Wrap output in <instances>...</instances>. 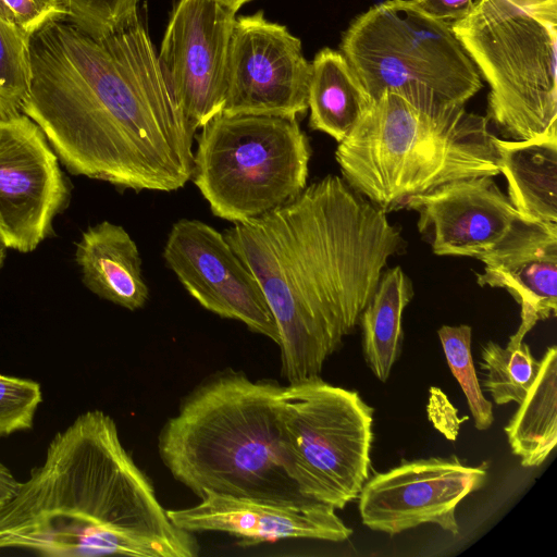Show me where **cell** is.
<instances>
[{"instance_id":"obj_1","label":"cell","mask_w":557,"mask_h":557,"mask_svg":"<svg viewBox=\"0 0 557 557\" xmlns=\"http://www.w3.org/2000/svg\"><path fill=\"white\" fill-rule=\"evenodd\" d=\"M223 235L262 288L288 383L320 376L405 247L386 213L337 175Z\"/></svg>"},{"instance_id":"obj_2","label":"cell","mask_w":557,"mask_h":557,"mask_svg":"<svg viewBox=\"0 0 557 557\" xmlns=\"http://www.w3.org/2000/svg\"><path fill=\"white\" fill-rule=\"evenodd\" d=\"M48 557H194L198 544L168 517L99 409L77 416L0 509V549Z\"/></svg>"},{"instance_id":"obj_3","label":"cell","mask_w":557,"mask_h":557,"mask_svg":"<svg viewBox=\"0 0 557 557\" xmlns=\"http://www.w3.org/2000/svg\"><path fill=\"white\" fill-rule=\"evenodd\" d=\"M281 385L228 370L199 385L159 436L175 480L207 493L275 502L308 500L289 478L276 421Z\"/></svg>"},{"instance_id":"obj_4","label":"cell","mask_w":557,"mask_h":557,"mask_svg":"<svg viewBox=\"0 0 557 557\" xmlns=\"http://www.w3.org/2000/svg\"><path fill=\"white\" fill-rule=\"evenodd\" d=\"M488 123L465 106L424 110L383 91L338 143L335 158L344 181L387 213L448 182L499 174Z\"/></svg>"},{"instance_id":"obj_5","label":"cell","mask_w":557,"mask_h":557,"mask_svg":"<svg viewBox=\"0 0 557 557\" xmlns=\"http://www.w3.org/2000/svg\"><path fill=\"white\" fill-rule=\"evenodd\" d=\"M450 27L490 85L487 121L511 140L557 138V0H475Z\"/></svg>"},{"instance_id":"obj_6","label":"cell","mask_w":557,"mask_h":557,"mask_svg":"<svg viewBox=\"0 0 557 557\" xmlns=\"http://www.w3.org/2000/svg\"><path fill=\"white\" fill-rule=\"evenodd\" d=\"M341 51L372 101L392 91L420 109L442 110L465 106L482 88L450 24L409 0H387L357 16Z\"/></svg>"},{"instance_id":"obj_7","label":"cell","mask_w":557,"mask_h":557,"mask_svg":"<svg viewBox=\"0 0 557 557\" xmlns=\"http://www.w3.org/2000/svg\"><path fill=\"white\" fill-rule=\"evenodd\" d=\"M197 143L191 178L218 218L260 216L307 186L311 148L296 117L220 113Z\"/></svg>"},{"instance_id":"obj_8","label":"cell","mask_w":557,"mask_h":557,"mask_svg":"<svg viewBox=\"0 0 557 557\" xmlns=\"http://www.w3.org/2000/svg\"><path fill=\"white\" fill-rule=\"evenodd\" d=\"M374 409L320 376L282 386L278 438L289 478L311 502L343 509L369 478Z\"/></svg>"},{"instance_id":"obj_9","label":"cell","mask_w":557,"mask_h":557,"mask_svg":"<svg viewBox=\"0 0 557 557\" xmlns=\"http://www.w3.org/2000/svg\"><path fill=\"white\" fill-rule=\"evenodd\" d=\"M311 63L301 41L263 12L235 18L223 114L296 117L308 110Z\"/></svg>"},{"instance_id":"obj_10","label":"cell","mask_w":557,"mask_h":557,"mask_svg":"<svg viewBox=\"0 0 557 557\" xmlns=\"http://www.w3.org/2000/svg\"><path fill=\"white\" fill-rule=\"evenodd\" d=\"M59 158L24 113L0 116V243L30 252L67 199Z\"/></svg>"},{"instance_id":"obj_11","label":"cell","mask_w":557,"mask_h":557,"mask_svg":"<svg viewBox=\"0 0 557 557\" xmlns=\"http://www.w3.org/2000/svg\"><path fill=\"white\" fill-rule=\"evenodd\" d=\"M486 479L484 465L467 466L456 456L403 461L364 482L358 496L362 523L388 535L432 523L456 535L457 506Z\"/></svg>"},{"instance_id":"obj_12","label":"cell","mask_w":557,"mask_h":557,"mask_svg":"<svg viewBox=\"0 0 557 557\" xmlns=\"http://www.w3.org/2000/svg\"><path fill=\"white\" fill-rule=\"evenodd\" d=\"M163 258L205 309L240 321L278 345V329L260 284L222 233L202 221L181 219L171 227Z\"/></svg>"},{"instance_id":"obj_13","label":"cell","mask_w":557,"mask_h":557,"mask_svg":"<svg viewBox=\"0 0 557 557\" xmlns=\"http://www.w3.org/2000/svg\"><path fill=\"white\" fill-rule=\"evenodd\" d=\"M235 14L218 0H180L168 23L158 60L195 132L222 113Z\"/></svg>"},{"instance_id":"obj_14","label":"cell","mask_w":557,"mask_h":557,"mask_svg":"<svg viewBox=\"0 0 557 557\" xmlns=\"http://www.w3.org/2000/svg\"><path fill=\"white\" fill-rule=\"evenodd\" d=\"M492 177L456 180L406 201L435 255L479 259L521 218Z\"/></svg>"},{"instance_id":"obj_15","label":"cell","mask_w":557,"mask_h":557,"mask_svg":"<svg viewBox=\"0 0 557 557\" xmlns=\"http://www.w3.org/2000/svg\"><path fill=\"white\" fill-rule=\"evenodd\" d=\"M335 509L311 500L275 502L207 493L191 507L166 510L177 528L194 532H223L242 546L286 539L343 542L352 530Z\"/></svg>"},{"instance_id":"obj_16","label":"cell","mask_w":557,"mask_h":557,"mask_svg":"<svg viewBox=\"0 0 557 557\" xmlns=\"http://www.w3.org/2000/svg\"><path fill=\"white\" fill-rule=\"evenodd\" d=\"M480 286L505 288L519 304L521 322L508 345H520L539 321L557 314V223L518 219L506 236L479 258Z\"/></svg>"},{"instance_id":"obj_17","label":"cell","mask_w":557,"mask_h":557,"mask_svg":"<svg viewBox=\"0 0 557 557\" xmlns=\"http://www.w3.org/2000/svg\"><path fill=\"white\" fill-rule=\"evenodd\" d=\"M75 260L84 285L100 298L131 311L146 305L139 250L123 226L109 221L89 226L76 244Z\"/></svg>"},{"instance_id":"obj_18","label":"cell","mask_w":557,"mask_h":557,"mask_svg":"<svg viewBox=\"0 0 557 557\" xmlns=\"http://www.w3.org/2000/svg\"><path fill=\"white\" fill-rule=\"evenodd\" d=\"M494 140L508 198L521 219L557 223V138Z\"/></svg>"},{"instance_id":"obj_19","label":"cell","mask_w":557,"mask_h":557,"mask_svg":"<svg viewBox=\"0 0 557 557\" xmlns=\"http://www.w3.org/2000/svg\"><path fill=\"white\" fill-rule=\"evenodd\" d=\"M372 100L345 57L320 50L311 63L308 94L309 126L341 143L359 122Z\"/></svg>"},{"instance_id":"obj_20","label":"cell","mask_w":557,"mask_h":557,"mask_svg":"<svg viewBox=\"0 0 557 557\" xmlns=\"http://www.w3.org/2000/svg\"><path fill=\"white\" fill-rule=\"evenodd\" d=\"M412 296L411 281L400 267H395L383 272L359 317L364 359L381 382H386L400 355L403 312Z\"/></svg>"},{"instance_id":"obj_21","label":"cell","mask_w":557,"mask_h":557,"mask_svg":"<svg viewBox=\"0 0 557 557\" xmlns=\"http://www.w3.org/2000/svg\"><path fill=\"white\" fill-rule=\"evenodd\" d=\"M513 455L523 467L542 465L557 444V348L550 346L517 412L505 426Z\"/></svg>"},{"instance_id":"obj_22","label":"cell","mask_w":557,"mask_h":557,"mask_svg":"<svg viewBox=\"0 0 557 557\" xmlns=\"http://www.w3.org/2000/svg\"><path fill=\"white\" fill-rule=\"evenodd\" d=\"M481 357V369L485 371L483 386L493 400L497 405H519L536 379L541 360L534 358L524 342L506 347L488 342Z\"/></svg>"},{"instance_id":"obj_23","label":"cell","mask_w":557,"mask_h":557,"mask_svg":"<svg viewBox=\"0 0 557 557\" xmlns=\"http://www.w3.org/2000/svg\"><path fill=\"white\" fill-rule=\"evenodd\" d=\"M29 35L0 17V116L22 113L30 83Z\"/></svg>"},{"instance_id":"obj_24","label":"cell","mask_w":557,"mask_h":557,"mask_svg":"<svg viewBox=\"0 0 557 557\" xmlns=\"http://www.w3.org/2000/svg\"><path fill=\"white\" fill-rule=\"evenodd\" d=\"M437 334L448 367L466 395L474 426L480 431L487 430L494 422L493 405L484 397L475 374L471 354V326L443 325Z\"/></svg>"},{"instance_id":"obj_25","label":"cell","mask_w":557,"mask_h":557,"mask_svg":"<svg viewBox=\"0 0 557 557\" xmlns=\"http://www.w3.org/2000/svg\"><path fill=\"white\" fill-rule=\"evenodd\" d=\"M41 401L38 382L0 374V437L30 430Z\"/></svg>"},{"instance_id":"obj_26","label":"cell","mask_w":557,"mask_h":557,"mask_svg":"<svg viewBox=\"0 0 557 557\" xmlns=\"http://www.w3.org/2000/svg\"><path fill=\"white\" fill-rule=\"evenodd\" d=\"M139 0H65L70 18L89 35L103 38L138 17Z\"/></svg>"},{"instance_id":"obj_27","label":"cell","mask_w":557,"mask_h":557,"mask_svg":"<svg viewBox=\"0 0 557 557\" xmlns=\"http://www.w3.org/2000/svg\"><path fill=\"white\" fill-rule=\"evenodd\" d=\"M16 24L29 36L46 24L70 17L65 0H3Z\"/></svg>"},{"instance_id":"obj_28","label":"cell","mask_w":557,"mask_h":557,"mask_svg":"<svg viewBox=\"0 0 557 557\" xmlns=\"http://www.w3.org/2000/svg\"><path fill=\"white\" fill-rule=\"evenodd\" d=\"M414 7L426 15L454 23L462 20L470 12L473 0H409Z\"/></svg>"},{"instance_id":"obj_29","label":"cell","mask_w":557,"mask_h":557,"mask_svg":"<svg viewBox=\"0 0 557 557\" xmlns=\"http://www.w3.org/2000/svg\"><path fill=\"white\" fill-rule=\"evenodd\" d=\"M18 483L10 469L0 461V509L13 497Z\"/></svg>"},{"instance_id":"obj_30","label":"cell","mask_w":557,"mask_h":557,"mask_svg":"<svg viewBox=\"0 0 557 557\" xmlns=\"http://www.w3.org/2000/svg\"><path fill=\"white\" fill-rule=\"evenodd\" d=\"M0 17L4 21L15 23L14 16L3 0H0Z\"/></svg>"},{"instance_id":"obj_31","label":"cell","mask_w":557,"mask_h":557,"mask_svg":"<svg viewBox=\"0 0 557 557\" xmlns=\"http://www.w3.org/2000/svg\"><path fill=\"white\" fill-rule=\"evenodd\" d=\"M220 3L225 5L226 8L231 9L234 12H237V10L246 2L250 0H218Z\"/></svg>"},{"instance_id":"obj_32","label":"cell","mask_w":557,"mask_h":557,"mask_svg":"<svg viewBox=\"0 0 557 557\" xmlns=\"http://www.w3.org/2000/svg\"><path fill=\"white\" fill-rule=\"evenodd\" d=\"M4 250H5V247L0 243V268L4 260Z\"/></svg>"}]
</instances>
